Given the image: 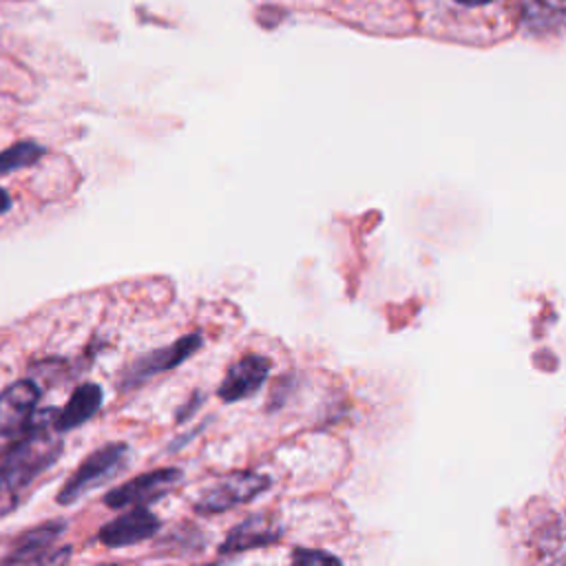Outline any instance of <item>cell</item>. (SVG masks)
Instances as JSON below:
<instances>
[{
    "instance_id": "1",
    "label": "cell",
    "mask_w": 566,
    "mask_h": 566,
    "mask_svg": "<svg viewBox=\"0 0 566 566\" xmlns=\"http://www.w3.org/2000/svg\"><path fill=\"white\" fill-rule=\"evenodd\" d=\"M62 449V436L51 422L29 424L20 440L0 455V500H11L13 504L35 478L57 462Z\"/></svg>"
},
{
    "instance_id": "2",
    "label": "cell",
    "mask_w": 566,
    "mask_h": 566,
    "mask_svg": "<svg viewBox=\"0 0 566 566\" xmlns=\"http://www.w3.org/2000/svg\"><path fill=\"white\" fill-rule=\"evenodd\" d=\"M128 464V444L111 442L95 449L91 455L82 460V464L73 471V475L62 484L57 493L60 504H73L84 497L88 491L99 489L111 478H115Z\"/></svg>"
},
{
    "instance_id": "3",
    "label": "cell",
    "mask_w": 566,
    "mask_h": 566,
    "mask_svg": "<svg viewBox=\"0 0 566 566\" xmlns=\"http://www.w3.org/2000/svg\"><path fill=\"white\" fill-rule=\"evenodd\" d=\"M270 486V480L254 471H234L210 484L195 502L197 513L214 515L254 500Z\"/></svg>"
},
{
    "instance_id": "4",
    "label": "cell",
    "mask_w": 566,
    "mask_h": 566,
    "mask_svg": "<svg viewBox=\"0 0 566 566\" xmlns=\"http://www.w3.org/2000/svg\"><path fill=\"white\" fill-rule=\"evenodd\" d=\"M203 345V338L201 334H186L181 336L179 340L170 343V345H164L159 349H153L139 358H135L126 371H124V378H122V387L126 389H133L146 380H150L153 376L157 374H164V371H170L175 367H179L181 363H186L199 347Z\"/></svg>"
},
{
    "instance_id": "5",
    "label": "cell",
    "mask_w": 566,
    "mask_h": 566,
    "mask_svg": "<svg viewBox=\"0 0 566 566\" xmlns=\"http://www.w3.org/2000/svg\"><path fill=\"white\" fill-rule=\"evenodd\" d=\"M181 478V471L175 467L155 469L148 473H142L115 489H111L104 495V504L111 509H124V506H148L164 497Z\"/></svg>"
},
{
    "instance_id": "6",
    "label": "cell",
    "mask_w": 566,
    "mask_h": 566,
    "mask_svg": "<svg viewBox=\"0 0 566 566\" xmlns=\"http://www.w3.org/2000/svg\"><path fill=\"white\" fill-rule=\"evenodd\" d=\"M40 400V387L35 380L24 378L13 385H9L0 394V438L20 436L35 413Z\"/></svg>"
},
{
    "instance_id": "7",
    "label": "cell",
    "mask_w": 566,
    "mask_h": 566,
    "mask_svg": "<svg viewBox=\"0 0 566 566\" xmlns=\"http://www.w3.org/2000/svg\"><path fill=\"white\" fill-rule=\"evenodd\" d=\"M159 526H161V522L157 520V515H153L148 506L139 504V506H133L130 511L117 515L115 520L106 522L99 528L97 537L108 548H122V546H133V544L150 539L159 531Z\"/></svg>"
},
{
    "instance_id": "8",
    "label": "cell",
    "mask_w": 566,
    "mask_h": 566,
    "mask_svg": "<svg viewBox=\"0 0 566 566\" xmlns=\"http://www.w3.org/2000/svg\"><path fill=\"white\" fill-rule=\"evenodd\" d=\"M270 374V360L259 354H245L232 363L217 389L223 402H237L256 394Z\"/></svg>"
},
{
    "instance_id": "9",
    "label": "cell",
    "mask_w": 566,
    "mask_h": 566,
    "mask_svg": "<svg viewBox=\"0 0 566 566\" xmlns=\"http://www.w3.org/2000/svg\"><path fill=\"white\" fill-rule=\"evenodd\" d=\"M64 522H44L29 528L4 557V564H35V562H60L66 559L69 551L55 553V542L64 533Z\"/></svg>"
},
{
    "instance_id": "10",
    "label": "cell",
    "mask_w": 566,
    "mask_h": 566,
    "mask_svg": "<svg viewBox=\"0 0 566 566\" xmlns=\"http://www.w3.org/2000/svg\"><path fill=\"white\" fill-rule=\"evenodd\" d=\"M281 537V526L279 520L263 511V513H254L250 517H245L243 522H239L221 542L219 553L221 555H234V553H245L252 548H261V546H270Z\"/></svg>"
},
{
    "instance_id": "11",
    "label": "cell",
    "mask_w": 566,
    "mask_h": 566,
    "mask_svg": "<svg viewBox=\"0 0 566 566\" xmlns=\"http://www.w3.org/2000/svg\"><path fill=\"white\" fill-rule=\"evenodd\" d=\"M102 400H104V391L97 382H84L80 385L71 396L69 400L64 402V407L55 413V418L51 420V424L64 433V431H71V429H77L82 427L86 420H91L97 409L102 407Z\"/></svg>"
},
{
    "instance_id": "12",
    "label": "cell",
    "mask_w": 566,
    "mask_h": 566,
    "mask_svg": "<svg viewBox=\"0 0 566 566\" xmlns=\"http://www.w3.org/2000/svg\"><path fill=\"white\" fill-rule=\"evenodd\" d=\"M44 153H46V148L31 139L11 144L9 148H4L0 153V177L22 170V168H29V166H35L44 157Z\"/></svg>"
},
{
    "instance_id": "13",
    "label": "cell",
    "mask_w": 566,
    "mask_h": 566,
    "mask_svg": "<svg viewBox=\"0 0 566 566\" xmlns=\"http://www.w3.org/2000/svg\"><path fill=\"white\" fill-rule=\"evenodd\" d=\"M292 562L298 566H312V564H338L340 559L325 553V551H310V548H296L292 555Z\"/></svg>"
},
{
    "instance_id": "14",
    "label": "cell",
    "mask_w": 566,
    "mask_h": 566,
    "mask_svg": "<svg viewBox=\"0 0 566 566\" xmlns=\"http://www.w3.org/2000/svg\"><path fill=\"white\" fill-rule=\"evenodd\" d=\"M11 206H13V201H11L9 192H7L4 188H0V214L9 212V210H11Z\"/></svg>"
},
{
    "instance_id": "15",
    "label": "cell",
    "mask_w": 566,
    "mask_h": 566,
    "mask_svg": "<svg viewBox=\"0 0 566 566\" xmlns=\"http://www.w3.org/2000/svg\"><path fill=\"white\" fill-rule=\"evenodd\" d=\"M458 4H464V7H484L489 4L491 0H455Z\"/></svg>"
}]
</instances>
